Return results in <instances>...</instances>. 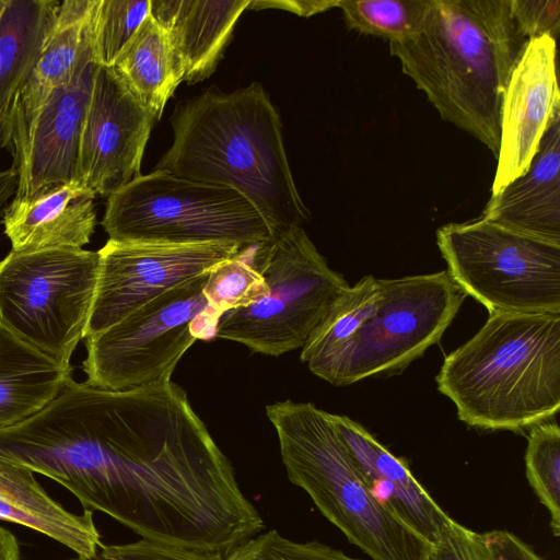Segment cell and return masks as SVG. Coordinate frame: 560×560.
I'll list each match as a JSON object with an SVG mask.
<instances>
[{
	"mask_svg": "<svg viewBox=\"0 0 560 560\" xmlns=\"http://www.w3.org/2000/svg\"><path fill=\"white\" fill-rule=\"evenodd\" d=\"M171 122L173 143L156 170L236 189L275 237L310 220L288 161L280 116L260 83L233 92L211 86L178 103Z\"/></svg>",
	"mask_w": 560,
	"mask_h": 560,
	"instance_id": "cell-1",
	"label": "cell"
},
{
	"mask_svg": "<svg viewBox=\"0 0 560 560\" xmlns=\"http://www.w3.org/2000/svg\"><path fill=\"white\" fill-rule=\"evenodd\" d=\"M526 43L511 0H431L423 30L389 52L441 118L497 160L504 93Z\"/></svg>",
	"mask_w": 560,
	"mask_h": 560,
	"instance_id": "cell-2",
	"label": "cell"
},
{
	"mask_svg": "<svg viewBox=\"0 0 560 560\" xmlns=\"http://www.w3.org/2000/svg\"><path fill=\"white\" fill-rule=\"evenodd\" d=\"M438 389L470 427L520 430L560 407V313H489L445 357Z\"/></svg>",
	"mask_w": 560,
	"mask_h": 560,
	"instance_id": "cell-3",
	"label": "cell"
},
{
	"mask_svg": "<svg viewBox=\"0 0 560 560\" xmlns=\"http://www.w3.org/2000/svg\"><path fill=\"white\" fill-rule=\"evenodd\" d=\"M290 481L373 560H425L430 544L370 492L331 413L291 399L266 406Z\"/></svg>",
	"mask_w": 560,
	"mask_h": 560,
	"instance_id": "cell-4",
	"label": "cell"
},
{
	"mask_svg": "<svg viewBox=\"0 0 560 560\" xmlns=\"http://www.w3.org/2000/svg\"><path fill=\"white\" fill-rule=\"evenodd\" d=\"M102 226L115 242L248 247L275 238L265 218L236 189L162 170L108 196Z\"/></svg>",
	"mask_w": 560,
	"mask_h": 560,
	"instance_id": "cell-5",
	"label": "cell"
},
{
	"mask_svg": "<svg viewBox=\"0 0 560 560\" xmlns=\"http://www.w3.org/2000/svg\"><path fill=\"white\" fill-rule=\"evenodd\" d=\"M250 257L267 283V293L248 306L223 313L215 337L271 357L302 349L350 285L328 266L303 226L253 245Z\"/></svg>",
	"mask_w": 560,
	"mask_h": 560,
	"instance_id": "cell-6",
	"label": "cell"
},
{
	"mask_svg": "<svg viewBox=\"0 0 560 560\" xmlns=\"http://www.w3.org/2000/svg\"><path fill=\"white\" fill-rule=\"evenodd\" d=\"M97 252L11 250L0 260V324L70 368L85 337L98 278Z\"/></svg>",
	"mask_w": 560,
	"mask_h": 560,
	"instance_id": "cell-7",
	"label": "cell"
},
{
	"mask_svg": "<svg viewBox=\"0 0 560 560\" xmlns=\"http://www.w3.org/2000/svg\"><path fill=\"white\" fill-rule=\"evenodd\" d=\"M208 272L167 290L86 338L82 364L86 382L104 389L129 390L171 381L194 342L215 336L220 316L203 295Z\"/></svg>",
	"mask_w": 560,
	"mask_h": 560,
	"instance_id": "cell-8",
	"label": "cell"
},
{
	"mask_svg": "<svg viewBox=\"0 0 560 560\" xmlns=\"http://www.w3.org/2000/svg\"><path fill=\"white\" fill-rule=\"evenodd\" d=\"M436 244L452 280L489 313H560V245L481 217L441 226Z\"/></svg>",
	"mask_w": 560,
	"mask_h": 560,
	"instance_id": "cell-9",
	"label": "cell"
},
{
	"mask_svg": "<svg viewBox=\"0 0 560 560\" xmlns=\"http://www.w3.org/2000/svg\"><path fill=\"white\" fill-rule=\"evenodd\" d=\"M380 281L372 315L313 374L341 386L404 369L441 339L466 296L446 270Z\"/></svg>",
	"mask_w": 560,
	"mask_h": 560,
	"instance_id": "cell-10",
	"label": "cell"
},
{
	"mask_svg": "<svg viewBox=\"0 0 560 560\" xmlns=\"http://www.w3.org/2000/svg\"><path fill=\"white\" fill-rule=\"evenodd\" d=\"M244 247L231 243L160 244L108 240L100 256L85 337L112 327L167 290L199 277Z\"/></svg>",
	"mask_w": 560,
	"mask_h": 560,
	"instance_id": "cell-11",
	"label": "cell"
},
{
	"mask_svg": "<svg viewBox=\"0 0 560 560\" xmlns=\"http://www.w3.org/2000/svg\"><path fill=\"white\" fill-rule=\"evenodd\" d=\"M156 121L113 67L97 66L79 147V180L108 197L141 175Z\"/></svg>",
	"mask_w": 560,
	"mask_h": 560,
	"instance_id": "cell-12",
	"label": "cell"
},
{
	"mask_svg": "<svg viewBox=\"0 0 560 560\" xmlns=\"http://www.w3.org/2000/svg\"><path fill=\"white\" fill-rule=\"evenodd\" d=\"M97 62L93 25L72 79L56 89L13 143L18 188L13 198L27 199L52 186L79 180V147Z\"/></svg>",
	"mask_w": 560,
	"mask_h": 560,
	"instance_id": "cell-13",
	"label": "cell"
},
{
	"mask_svg": "<svg viewBox=\"0 0 560 560\" xmlns=\"http://www.w3.org/2000/svg\"><path fill=\"white\" fill-rule=\"evenodd\" d=\"M556 58L553 38L529 39L510 75L491 197L528 171L545 133L560 120Z\"/></svg>",
	"mask_w": 560,
	"mask_h": 560,
	"instance_id": "cell-14",
	"label": "cell"
},
{
	"mask_svg": "<svg viewBox=\"0 0 560 560\" xmlns=\"http://www.w3.org/2000/svg\"><path fill=\"white\" fill-rule=\"evenodd\" d=\"M331 417L372 495L415 534L434 542L452 518L401 458L354 420L340 415Z\"/></svg>",
	"mask_w": 560,
	"mask_h": 560,
	"instance_id": "cell-15",
	"label": "cell"
},
{
	"mask_svg": "<svg viewBox=\"0 0 560 560\" xmlns=\"http://www.w3.org/2000/svg\"><path fill=\"white\" fill-rule=\"evenodd\" d=\"M95 194L73 180L27 199L12 198L2 217L14 252L82 248L96 225Z\"/></svg>",
	"mask_w": 560,
	"mask_h": 560,
	"instance_id": "cell-16",
	"label": "cell"
},
{
	"mask_svg": "<svg viewBox=\"0 0 560 560\" xmlns=\"http://www.w3.org/2000/svg\"><path fill=\"white\" fill-rule=\"evenodd\" d=\"M481 218L560 245V120L545 133L528 171L490 197Z\"/></svg>",
	"mask_w": 560,
	"mask_h": 560,
	"instance_id": "cell-17",
	"label": "cell"
},
{
	"mask_svg": "<svg viewBox=\"0 0 560 560\" xmlns=\"http://www.w3.org/2000/svg\"><path fill=\"white\" fill-rule=\"evenodd\" d=\"M250 1L151 0L150 14L167 34L184 67V81L198 83L214 72Z\"/></svg>",
	"mask_w": 560,
	"mask_h": 560,
	"instance_id": "cell-18",
	"label": "cell"
},
{
	"mask_svg": "<svg viewBox=\"0 0 560 560\" xmlns=\"http://www.w3.org/2000/svg\"><path fill=\"white\" fill-rule=\"evenodd\" d=\"M0 520L28 527L94 560L103 547L92 511L71 513L52 499L23 466L0 459Z\"/></svg>",
	"mask_w": 560,
	"mask_h": 560,
	"instance_id": "cell-19",
	"label": "cell"
},
{
	"mask_svg": "<svg viewBox=\"0 0 560 560\" xmlns=\"http://www.w3.org/2000/svg\"><path fill=\"white\" fill-rule=\"evenodd\" d=\"M60 1L0 0V147L11 148L20 96L54 28Z\"/></svg>",
	"mask_w": 560,
	"mask_h": 560,
	"instance_id": "cell-20",
	"label": "cell"
},
{
	"mask_svg": "<svg viewBox=\"0 0 560 560\" xmlns=\"http://www.w3.org/2000/svg\"><path fill=\"white\" fill-rule=\"evenodd\" d=\"M96 0H65L58 8L54 28L16 106L11 148L49 95L73 77L91 33Z\"/></svg>",
	"mask_w": 560,
	"mask_h": 560,
	"instance_id": "cell-21",
	"label": "cell"
},
{
	"mask_svg": "<svg viewBox=\"0 0 560 560\" xmlns=\"http://www.w3.org/2000/svg\"><path fill=\"white\" fill-rule=\"evenodd\" d=\"M72 378L67 368L0 324V429L49 405Z\"/></svg>",
	"mask_w": 560,
	"mask_h": 560,
	"instance_id": "cell-22",
	"label": "cell"
},
{
	"mask_svg": "<svg viewBox=\"0 0 560 560\" xmlns=\"http://www.w3.org/2000/svg\"><path fill=\"white\" fill-rule=\"evenodd\" d=\"M113 68L156 120L185 74L167 34L151 14L122 49Z\"/></svg>",
	"mask_w": 560,
	"mask_h": 560,
	"instance_id": "cell-23",
	"label": "cell"
},
{
	"mask_svg": "<svg viewBox=\"0 0 560 560\" xmlns=\"http://www.w3.org/2000/svg\"><path fill=\"white\" fill-rule=\"evenodd\" d=\"M381 293L380 279L369 275L335 301L302 347L300 358L308 370L355 335L376 308Z\"/></svg>",
	"mask_w": 560,
	"mask_h": 560,
	"instance_id": "cell-24",
	"label": "cell"
},
{
	"mask_svg": "<svg viewBox=\"0 0 560 560\" xmlns=\"http://www.w3.org/2000/svg\"><path fill=\"white\" fill-rule=\"evenodd\" d=\"M337 7L350 30L390 43L423 30L431 0H338Z\"/></svg>",
	"mask_w": 560,
	"mask_h": 560,
	"instance_id": "cell-25",
	"label": "cell"
},
{
	"mask_svg": "<svg viewBox=\"0 0 560 560\" xmlns=\"http://www.w3.org/2000/svg\"><path fill=\"white\" fill-rule=\"evenodd\" d=\"M250 250L252 246L244 247L209 270L203 295L217 315L248 306L267 293V283L253 264Z\"/></svg>",
	"mask_w": 560,
	"mask_h": 560,
	"instance_id": "cell-26",
	"label": "cell"
},
{
	"mask_svg": "<svg viewBox=\"0 0 560 560\" xmlns=\"http://www.w3.org/2000/svg\"><path fill=\"white\" fill-rule=\"evenodd\" d=\"M526 476L551 516L555 536L560 534V429L556 422L534 424L525 454Z\"/></svg>",
	"mask_w": 560,
	"mask_h": 560,
	"instance_id": "cell-27",
	"label": "cell"
},
{
	"mask_svg": "<svg viewBox=\"0 0 560 560\" xmlns=\"http://www.w3.org/2000/svg\"><path fill=\"white\" fill-rule=\"evenodd\" d=\"M151 0H96L93 50L98 66L113 67L150 14Z\"/></svg>",
	"mask_w": 560,
	"mask_h": 560,
	"instance_id": "cell-28",
	"label": "cell"
},
{
	"mask_svg": "<svg viewBox=\"0 0 560 560\" xmlns=\"http://www.w3.org/2000/svg\"><path fill=\"white\" fill-rule=\"evenodd\" d=\"M226 560H361L318 541H294L276 529L259 533L226 555Z\"/></svg>",
	"mask_w": 560,
	"mask_h": 560,
	"instance_id": "cell-29",
	"label": "cell"
},
{
	"mask_svg": "<svg viewBox=\"0 0 560 560\" xmlns=\"http://www.w3.org/2000/svg\"><path fill=\"white\" fill-rule=\"evenodd\" d=\"M98 558L101 560H226L222 551L185 548L147 539L103 545Z\"/></svg>",
	"mask_w": 560,
	"mask_h": 560,
	"instance_id": "cell-30",
	"label": "cell"
},
{
	"mask_svg": "<svg viewBox=\"0 0 560 560\" xmlns=\"http://www.w3.org/2000/svg\"><path fill=\"white\" fill-rule=\"evenodd\" d=\"M511 13L520 35L526 40L560 32L559 0H511Z\"/></svg>",
	"mask_w": 560,
	"mask_h": 560,
	"instance_id": "cell-31",
	"label": "cell"
},
{
	"mask_svg": "<svg viewBox=\"0 0 560 560\" xmlns=\"http://www.w3.org/2000/svg\"><path fill=\"white\" fill-rule=\"evenodd\" d=\"M425 560H489V556L482 534L451 520L430 544Z\"/></svg>",
	"mask_w": 560,
	"mask_h": 560,
	"instance_id": "cell-32",
	"label": "cell"
},
{
	"mask_svg": "<svg viewBox=\"0 0 560 560\" xmlns=\"http://www.w3.org/2000/svg\"><path fill=\"white\" fill-rule=\"evenodd\" d=\"M489 560H544L525 542L505 530L482 534Z\"/></svg>",
	"mask_w": 560,
	"mask_h": 560,
	"instance_id": "cell-33",
	"label": "cell"
},
{
	"mask_svg": "<svg viewBox=\"0 0 560 560\" xmlns=\"http://www.w3.org/2000/svg\"><path fill=\"white\" fill-rule=\"evenodd\" d=\"M338 0L334 1H257L252 0L248 9L261 10L266 8H277L287 10L302 16H311L319 12H324L334 7H337Z\"/></svg>",
	"mask_w": 560,
	"mask_h": 560,
	"instance_id": "cell-34",
	"label": "cell"
},
{
	"mask_svg": "<svg viewBox=\"0 0 560 560\" xmlns=\"http://www.w3.org/2000/svg\"><path fill=\"white\" fill-rule=\"evenodd\" d=\"M18 188V174L15 168L0 171V217H3L9 200L14 197Z\"/></svg>",
	"mask_w": 560,
	"mask_h": 560,
	"instance_id": "cell-35",
	"label": "cell"
},
{
	"mask_svg": "<svg viewBox=\"0 0 560 560\" xmlns=\"http://www.w3.org/2000/svg\"><path fill=\"white\" fill-rule=\"evenodd\" d=\"M0 560H20V546L15 536L0 526Z\"/></svg>",
	"mask_w": 560,
	"mask_h": 560,
	"instance_id": "cell-36",
	"label": "cell"
},
{
	"mask_svg": "<svg viewBox=\"0 0 560 560\" xmlns=\"http://www.w3.org/2000/svg\"><path fill=\"white\" fill-rule=\"evenodd\" d=\"M69 560H80V559H69Z\"/></svg>",
	"mask_w": 560,
	"mask_h": 560,
	"instance_id": "cell-37",
	"label": "cell"
}]
</instances>
